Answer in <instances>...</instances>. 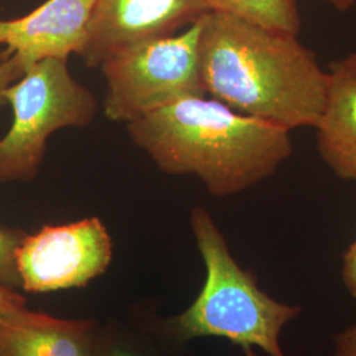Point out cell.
Returning a JSON list of instances; mask_svg holds the SVG:
<instances>
[{"label":"cell","instance_id":"6","mask_svg":"<svg viewBox=\"0 0 356 356\" xmlns=\"http://www.w3.org/2000/svg\"><path fill=\"white\" fill-rule=\"evenodd\" d=\"M113 254V239L97 216L44 226L26 234L16 250L22 289L38 294L82 288L107 270Z\"/></svg>","mask_w":356,"mask_h":356},{"label":"cell","instance_id":"9","mask_svg":"<svg viewBox=\"0 0 356 356\" xmlns=\"http://www.w3.org/2000/svg\"><path fill=\"white\" fill-rule=\"evenodd\" d=\"M104 326L23 309L0 318V356H101Z\"/></svg>","mask_w":356,"mask_h":356},{"label":"cell","instance_id":"7","mask_svg":"<svg viewBox=\"0 0 356 356\" xmlns=\"http://www.w3.org/2000/svg\"><path fill=\"white\" fill-rule=\"evenodd\" d=\"M209 11L207 0H97L81 57L99 67L120 51L175 35Z\"/></svg>","mask_w":356,"mask_h":356},{"label":"cell","instance_id":"19","mask_svg":"<svg viewBox=\"0 0 356 356\" xmlns=\"http://www.w3.org/2000/svg\"><path fill=\"white\" fill-rule=\"evenodd\" d=\"M3 31H4V20H0V45H3Z\"/></svg>","mask_w":356,"mask_h":356},{"label":"cell","instance_id":"1","mask_svg":"<svg viewBox=\"0 0 356 356\" xmlns=\"http://www.w3.org/2000/svg\"><path fill=\"white\" fill-rule=\"evenodd\" d=\"M198 56L213 99L289 131L316 127L329 74L297 35L209 11L200 17Z\"/></svg>","mask_w":356,"mask_h":356},{"label":"cell","instance_id":"3","mask_svg":"<svg viewBox=\"0 0 356 356\" xmlns=\"http://www.w3.org/2000/svg\"><path fill=\"white\" fill-rule=\"evenodd\" d=\"M191 225L206 279L193 304L166 321V332L178 342L225 338L242 348L245 356H254V348L268 356H286L281 347V332L301 316V307L272 298L257 285L254 273L236 263L206 209L193 207Z\"/></svg>","mask_w":356,"mask_h":356},{"label":"cell","instance_id":"17","mask_svg":"<svg viewBox=\"0 0 356 356\" xmlns=\"http://www.w3.org/2000/svg\"><path fill=\"white\" fill-rule=\"evenodd\" d=\"M342 277L344 286L347 288L348 293L356 298V241L344 254Z\"/></svg>","mask_w":356,"mask_h":356},{"label":"cell","instance_id":"8","mask_svg":"<svg viewBox=\"0 0 356 356\" xmlns=\"http://www.w3.org/2000/svg\"><path fill=\"white\" fill-rule=\"evenodd\" d=\"M97 0H47L15 20H4L3 45L24 69L47 58L67 60L83 51Z\"/></svg>","mask_w":356,"mask_h":356},{"label":"cell","instance_id":"15","mask_svg":"<svg viewBox=\"0 0 356 356\" xmlns=\"http://www.w3.org/2000/svg\"><path fill=\"white\" fill-rule=\"evenodd\" d=\"M26 307V300L23 294L0 285V318L10 317Z\"/></svg>","mask_w":356,"mask_h":356},{"label":"cell","instance_id":"12","mask_svg":"<svg viewBox=\"0 0 356 356\" xmlns=\"http://www.w3.org/2000/svg\"><path fill=\"white\" fill-rule=\"evenodd\" d=\"M26 235L23 229L0 227V285L13 291L22 289L16 267V250Z\"/></svg>","mask_w":356,"mask_h":356},{"label":"cell","instance_id":"16","mask_svg":"<svg viewBox=\"0 0 356 356\" xmlns=\"http://www.w3.org/2000/svg\"><path fill=\"white\" fill-rule=\"evenodd\" d=\"M332 356H356V323L335 335Z\"/></svg>","mask_w":356,"mask_h":356},{"label":"cell","instance_id":"14","mask_svg":"<svg viewBox=\"0 0 356 356\" xmlns=\"http://www.w3.org/2000/svg\"><path fill=\"white\" fill-rule=\"evenodd\" d=\"M26 73L23 64L11 51H6L4 58L0 61V110L6 103L4 90L7 89L15 81Z\"/></svg>","mask_w":356,"mask_h":356},{"label":"cell","instance_id":"13","mask_svg":"<svg viewBox=\"0 0 356 356\" xmlns=\"http://www.w3.org/2000/svg\"><path fill=\"white\" fill-rule=\"evenodd\" d=\"M101 356H156L147 344L119 325H106Z\"/></svg>","mask_w":356,"mask_h":356},{"label":"cell","instance_id":"5","mask_svg":"<svg viewBox=\"0 0 356 356\" xmlns=\"http://www.w3.org/2000/svg\"><path fill=\"white\" fill-rule=\"evenodd\" d=\"M200 19L179 35L156 38L106 60L103 113L128 124L191 97H204L198 56Z\"/></svg>","mask_w":356,"mask_h":356},{"label":"cell","instance_id":"11","mask_svg":"<svg viewBox=\"0 0 356 356\" xmlns=\"http://www.w3.org/2000/svg\"><path fill=\"white\" fill-rule=\"evenodd\" d=\"M211 11L232 13L270 29L298 35L297 0H207Z\"/></svg>","mask_w":356,"mask_h":356},{"label":"cell","instance_id":"10","mask_svg":"<svg viewBox=\"0 0 356 356\" xmlns=\"http://www.w3.org/2000/svg\"><path fill=\"white\" fill-rule=\"evenodd\" d=\"M326 101L316 124L322 160L343 179H356V51L332 63Z\"/></svg>","mask_w":356,"mask_h":356},{"label":"cell","instance_id":"2","mask_svg":"<svg viewBox=\"0 0 356 356\" xmlns=\"http://www.w3.org/2000/svg\"><path fill=\"white\" fill-rule=\"evenodd\" d=\"M126 128L161 172L195 176L219 198L273 176L293 152L292 131L204 97L181 99Z\"/></svg>","mask_w":356,"mask_h":356},{"label":"cell","instance_id":"4","mask_svg":"<svg viewBox=\"0 0 356 356\" xmlns=\"http://www.w3.org/2000/svg\"><path fill=\"white\" fill-rule=\"evenodd\" d=\"M3 95L13 119L0 139V185L38 177L51 135L88 127L98 111L94 92L72 76L67 60L47 58L29 66Z\"/></svg>","mask_w":356,"mask_h":356},{"label":"cell","instance_id":"18","mask_svg":"<svg viewBox=\"0 0 356 356\" xmlns=\"http://www.w3.org/2000/svg\"><path fill=\"white\" fill-rule=\"evenodd\" d=\"M325 1H327L334 8L339 11H346L355 3L356 0H325Z\"/></svg>","mask_w":356,"mask_h":356}]
</instances>
